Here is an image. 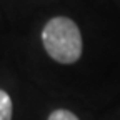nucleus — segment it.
<instances>
[{"mask_svg": "<svg viewBox=\"0 0 120 120\" xmlns=\"http://www.w3.org/2000/svg\"><path fill=\"white\" fill-rule=\"evenodd\" d=\"M43 49L58 64H75L82 57V34L73 20L67 17H53L42 30Z\"/></svg>", "mask_w": 120, "mask_h": 120, "instance_id": "obj_1", "label": "nucleus"}, {"mask_svg": "<svg viewBox=\"0 0 120 120\" xmlns=\"http://www.w3.org/2000/svg\"><path fill=\"white\" fill-rule=\"evenodd\" d=\"M0 120H12V98L0 88Z\"/></svg>", "mask_w": 120, "mask_h": 120, "instance_id": "obj_2", "label": "nucleus"}, {"mask_svg": "<svg viewBox=\"0 0 120 120\" xmlns=\"http://www.w3.org/2000/svg\"><path fill=\"white\" fill-rule=\"evenodd\" d=\"M49 120H79V117L75 115V113H72L70 110L58 109V110H53L49 115Z\"/></svg>", "mask_w": 120, "mask_h": 120, "instance_id": "obj_3", "label": "nucleus"}]
</instances>
